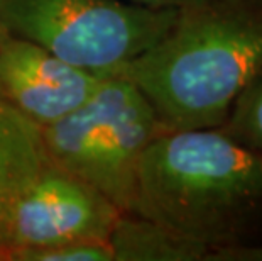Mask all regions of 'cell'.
I'll list each match as a JSON object with an SVG mask.
<instances>
[{"instance_id": "cell-1", "label": "cell", "mask_w": 262, "mask_h": 261, "mask_svg": "<svg viewBox=\"0 0 262 261\" xmlns=\"http://www.w3.org/2000/svg\"><path fill=\"white\" fill-rule=\"evenodd\" d=\"M115 75L146 95L164 131L220 127L262 75V0L178 9L163 39Z\"/></svg>"}, {"instance_id": "cell-2", "label": "cell", "mask_w": 262, "mask_h": 261, "mask_svg": "<svg viewBox=\"0 0 262 261\" xmlns=\"http://www.w3.org/2000/svg\"><path fill=\"white\" fill-rule=\"evenodd\" d=\"M262 200V156L220 127L164 131L144 151L129 212L210 249L235 246Z\"/></svg>"}, {"instance_id": "cell-3", "label": "cell", "mask_w": 262, "mask_h": 261, "mask_svg": "<svg viewBox=\"0 0 262 261\" xmlns=\"http://www.w3.org/2000/svg\"><path fill=\"white\" fill-rule=\"evenodd\" d=\"M164 132L146 95L120 75L103 76L76 110L42 127L51 161L98 188L129 212L139 163L154 137Z\"/></svg>"}, {"instance_id": "cell-4", "label": "cell", "mask_w": 262, "mask_h": 261, "mask_svg": "<svg viewBox=\"0 0 262 261\" xmlns=\"http://www.w3.org/2000/svg\"><path fill=\"white\" fill-rule=\"evenodd\" d=\"M176 14L130 0H0V29L108 76L163 39Z\"/></svg>"}, {"instance_id": "cell-5", "label": "cell", "mask_w": 262, "mask_h": 261, "mask_svg": "<svg viewBox=\"0 0 262 261\" xmlns=\"http://www.w3.org/2000/svg\"><path fill=\"white\" fill-rule=\"evenodd\" d=\"M122 212L98 188L49 159L15 205L5 246L108 239Z\"/></svg>"}, {"instance_id": "cell-6", "label": "cell", "mask_w": 262, "mask_h": 261, "mask_svg": "<svg viewBox=\"0 0 262 261\" xmlns=\"http://www.w3.org/2000/svg\"><path fill=\"white\" fill-rule=\"evenodd\" d=\"M103 76L0 29V98L48 127L76 110Z\"/></svg>"}, {"instance_id": "cell-7", "label": "cell", "mask_w": 262, "mask_h": 261, "mask_svg": "<svg viewBox=\"0 0 262 261\" xmlns=\"http://www.w3.org/2000/svg\"><path fill=\"white\" fill-rule=\"evenodd\" d=\"M42 127L0 98V246L19 198L49 163Z\"/></svg>"}, {"instance_id": "cell-8", "label": "cell", "mask_w": 262, "mask_h": 261, "mask_svg": "<svg viewBox=\"0 0 262 261\" xmlns=\"http://www.w3.org/2000/svg\"><path fill=\"white\" fill-rule=\"evenodd\" d=\"M114 261H193L208 259L210 249L172 234L156 222L122 212L108 237Z\"/></svg>"}, {"instance_id": "cell-9", "label": "cell", "mask_w": 262, "mask_h": 261, "mask_svg": "<svg viewBox=\"0 0 262 261\" xmlns=\"http://www.w3.org/2000/svg\"><path fill=\"white\" fill-rule=\"evenodd\" d=\"M220 129L242 146L262 153V75L237 97Z\"/></svg>"}, {"instance_id": "cell-10", "label": "cell", "mask_w": 262, "mask_h": 261, "mask_svg": "<svg viewBox=\"0 0 262 261\" xmlns=\"http://www.w3.org/2000/svg\"><path fill=\"white\" fill-rule=\"evenodd\" d=\"M10 261H114V253L108 239H90L10 249Z\"/></svg>"}, {"instance_id": "cell-11", "label": "cell", "mask_w": 262, "mask_h": 261, "mask_svg": "<svg viewBox=\"0 0 262 261\" xmlns=\"http://www.w3.org/2000/svg\"><path fill=\"white\" fill-rule=\"evenodd\" d=\"M211 259H262V246L260 248H241V246L224 248L211 254Z\"/></svg>"}, {"instance_id": "cell-12", "label": "cell", "mask_w": 262, "mask_h": 261, "mask_svg": "<svg viewBox=\"0 0 262 261\" xmlns=\"http://www.w3.org/2000/svg\"><path fill=\"white\" fill-rule=\"evenodd\" d=\"M130 2L147 5V7H158V9H181L185 5L200 2V0H130Z\"/></svg>"}, {"instance_id": "cell-13", "label": "cell", "mask_w": 262, "mask_h": 261, "mask_svg": "<svg viewBox=\"0 0 262 261\" xmlns=\"http://www.w3.org/2000/svg\"><path fill=\"white\" fill-rule=\"evenodd\" d=\"M0 261H10V249L0 246Z\"/></svg>"}]
</instances>
